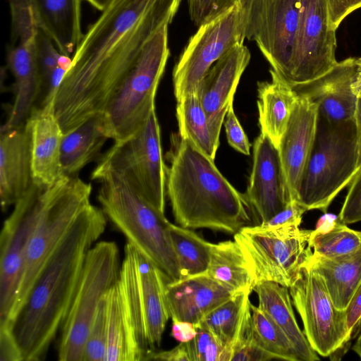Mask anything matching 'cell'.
Returning <instances> with one entry per match:
<instances>
[{
	"mask_svg": "<svg viewBox=\"0 0 361 361\" xmlns=\"http://www.w3.org/2000/svg\"><path fill=\"white\" fill-rule=\"evenodd\" d=\"M181 0H113L90 25L58 90L55 115L66 133L103 114L144 46L170 24Z\"/></svg>",
	"mask_w": 361,
	"mask_h": 361,
	"instance_id": "obj_1",
	"label": "cell"
},
{
	"mask_svg": "<svg viewBox=\"0 0 361 361\" xmlns=\"http://www.w3.org/2000/svg\"><path fill=\"white\" fill-rule=\"evenodd\" d=\"M106 220L101 208L90 204L36 281L11 327L23 361L45 358L68 314L87 254L104 233Z\"/></svg>",
	"mask_w": 361,
	"mask_h": 361,
	"instance_id": "obj_2",
	"label": "cell"
},
{
	"mask_svg": "<svg viewBox=\"0 0 361 361\" xmlns=\"http://www.w3.org/2000/svg\"><path fill=\"white\" fill-rule=\"evenodd\" d=\"M166 166V195L175 221L190 228L235 234L250 226L253 211L208 157L179 135L172 139Z\"/></svg>",
	"mask_w": 361,
	"mask_h": 361,
	"instance_id": "obj_3",
	"label": "cell"
},
{
	"mask_svg": "<svg viewBox=\"0 0 361 361\" xmlns=\"http://www.w3.org/2000/svg\"><path fill=\"white\" fill-rule=\"evenodd\" d=\"M97 200L106 219L143 255L155 264L170 282L180 279L178 260L164 213L145 200L121 174L103 173Z\"/></svg>",
	"mask_w": 361,
	"mask_h": 361,
	"instance_id": "obj_4",
	"label": "cell"
},
{
	"mask_svg": "<svg viewBox=\"0 0 361 361\" xmlns=\"http://www.w3.org/2000/svg\"><path fill=\"white\" fill-rule=\"evenodd\" d=\"M360 169L357 120L329 122L319 116L314 147L297 202L306 211L326 212Z\"/></svg>",
	"mask_w": 361,
	"mask_h": 361,
	"instance_id": "obj_5",
	"label": "cell"
},
{
	"mask_svg": "<svg viewBox=\"0 0 361 361\" xmlns=\"http://www.w3.org/2000/svg\"><path fill=\"white\" fill-rule=\"evenodd\" d=\"M92 187L78 177L65 176L43 188L39 217L27 247L12 312V324L36 281L80 213L91 204Z\"/></svg>",
	"mask_w": 361,
	"mask_h": 361,
	"instance_id": "obj_6",
	"label": "cell"
},
{
	"mask_svg": "<svg viewBox=\"0 0 361 361\" xmlns=\"http://www.w3.org/2000/svg\"><path fill=\"white\" fill-rule=\"evenodd\" d=\"M169 25H163L145 44L103 114L105 133L114 142L133 136L155 110L157 91L169 56Z\"/></svg>",
	"mask_w": 361,
	"mask_h": 361,
	"instance_id": "obj_7",
	"label": "cell"
},
{
	"mask_svg": "<svg viewBox=\"0 0 361 361\" xmlns=\"http://www.w3.org/2000/svg\"><path fill=\"white\" fill-rule=\"evenodd\" d=\"M108 172L122 175L140 195L164 213L166 166L155 110L133 136L114 142L101 155L91 173V179L94 180Z\"/></svg>",
	"mask_w": 361,
	"mask_h": 361,
	"instance_id": "obj_8",
	"label": "cell"
},
{
	"mask_svg": "<svg viewBox=\"0 0 361 361\" xmlns=\"http://www.w3.org/2000/svg\"><path fill=\"white\" fill-rule=\"evenodd\" d=\"M119 249L115 242L102 240L89 250L68 314L61 329L60 361H82L92 319L108 290L118 279Z\"/></svg>",
	"mask_w": 361,
	"mask_h": 361,
	"instance_id": "obj_9",
	"label": "cell"
},
{
	"mask_svg": "<svg viewBox=\"0 0 361 361\" xmlns=\"http://www.w3.org/2000/svg\"><path fill=\"white\" fill-rule=\"evenodd\" d=\"M310 232L296 225L259 224L245 226L234 234L253 274L255 286L272 281L291 287L312 253L308 244Z\"/></svg>",
	"mask_w": 361,
	"mask_h": 361,
	"instance_id": "obj_10",
	"label": "cell"
},
{
	"mask_svg": "<svg viewBox=\"0 0 361 361\" xmlns=\"http://www.w3.org/2000/svg\"><path fill=\"white\" fill-rule=\"evenodd\" d=\"M252 0H239L232 8L201 25L189 39L173 71L176 101L197 90L212 66L247 39Z\"/></svg>",
	"mask_w": 361,
	"mask_h": 361,
	"instance_id": "obj_11",
	"label": "cell"
},
{
	"mask_svg": "<svg viewBox=\"0 0 361 361\" xmlns=\"http://www.w3.org/2000/svg\"><path fill=\"white\" fill-rule=\"evenodd\" d=\"M118 279L128 301L139 345L147 357L160 345L170 317L166 297L170 281L129 242L124 247Z\"/></svg>",
	"mask_w": 361,
	"mask_h": 361,
	"instance_id": "obj_12",
	"label": "cell"
},
{
	"mask_svg": "<svg viewBox=\"0 0 361 361\" xmlns=\"http://www.w3.org/2000/svg\"><path fill=\"white\" fill-rule=\"evenodd\" d=\"M288 289L303 332L316 353L326 357L343 349L350 342L345 312L334 306L322 277L307 262Z\"/></svg>",
	"mask_w": 361,
	"mask_h": 361,
	"instance_id": "obj_13",
	"label": "cell"
},
{
	"mask_svg": "<svg viewBox=\"0 0 361 361\" xmlns=\"http://www.w3.org/2000/svg\"><path fill=\"white\" fill-rule=\"evenodd\" d=\"M43 188L32 184L13 205L0 238V326H11L27 247L42 201Z\"/></svg>",
	"mask_w": 361,
	"mask_h": 361,
	"instance_id": "obj_14",
	"label": "cell"
},
{
	"mask_svg": "<svg viewBox=\"0 0 361 361\" xmlns=\"http://www.w3.org/2000/svg\"><path fill=\"white\" fill-rule=\"evenodd\" d=\"M336 31L329 28L326 0H302L300 25L290 73L292 86L315 79L336 60Z\"/></svg>",
	"mask_w": 361,
	"mask_h": 361,
	"instance_id": "obj_15",
	"label": "cell"
},
{
	"mask_svg": "<svg viewBox=\"0 0 361 361\" xmlns=\"http://www.w3.org/2000/svg\"><path fill=\"white\" fill-rule=\"evenodd\" d=\"M302 0H269L250 16L247 39L255 41L271 69L287 80L300 25Z\"/></svg>",
	"mask_w": 361,
	"mask_h": 361,
	"instance_id": "obj_16",
	"label": "cell"
},
{
	"mask_svg": "<svg viewBox=\"0 0 361 361\" xmlns=\"http://www.w3.org/2000/svg\"><path fill=\"white\" fill-rule=\"evenodd\" d=\"M245 195L260 224L291 202L279 149L261 133L254 142L252 167Z\"/></svg>",
	"mask_w": 361,
	"mask_h": 361,
	"instance_id": "obj_17",
	"label": "cell"
},
{
	"mask_svg": "<svg viewBox=\"0 0 361 361\" xmlns=\"http://www.w3.org/2000/svg\"><path fill=\"white\" fill-rule=\"evenodd\" d=\"M318 119V105L307 97L298 95L278 148L291 201L298 200L301 180L314 147Z\"/></svg>",
	"mask_w": 361,
	"mask_h": 361,
	"instance_id": "obj_18",
	"label": "cell"
},
{
	"mask_svg": "<svg viewBox=\"0 0 361 361\" xmlns=\"http://www.w3.org/2000/svg\"><path fill=\"white\" fill-rule=\"evenodd\" d=\"M250 58L247 47L236 45L212 66L199 85L202 105L218 143L226 114L233 104L237 87Z\"/></svg>",
	"mask_w": 361,
	"mask_h": 361,
	"instance_id": "obj_19",
	"label": "cell"
},
{
	"mask_svg": "<svg viewBox=\"0 0 361 361\" xmlns=\"http://www.w3.org/2000/svg\"><path fill=\"white\" fill-rule=\"evenodd\" d=\"M355 57L338 61L329 71L310 81L292 85L298 95L307 97L319 106V116L329 122L355 119L358 99L351 85Z\"/></svg>",
	"mask_w": 361,
	"mask_h": 361,
	"instance_id": "obj_20",
	"label": "cell"
},
{
	"mask_svg": "<svg viewBox=\"0 0 361 361\" xmlns=\"http://www.w3.org/2000/svg\"><path fill=\"white\" fill-rule=\"evenodd\" d=\"M30 134L33 184L47 188L65 176L61 162L63 130L54 102L36 106L25 122Z\"/></svg>",
	"mask_w": 361,
	"mask_h": 361,
	"instance_id": "obj_21",
	"label": "cell"
},
{
	"mask_svg": "<svg viewBox=\"0 0 361 361\" xmlns=\"http://www.w3.org/2000/svg\"><path fill=\"white\" fill-rule=\"evenodd\" d=\"M33 184L31 139L25 123L9 129H1L0 200L6 211L14 205Z\"/></svg>",
	"mask_w": 361,
	"mask_h": 361,
	"instance_id": "obj_22",
	"label": "cell"
},
{
	"mask_svg": "<svg viewBox=\"0 0 361 361\" xmlns=\"http://www.w3.org/2000/svg\"><path fill=\"white\" fill-rule=\"evenodd\" d=\"M233 294L207 273L169 282L166 290L172 321L194 325Z\"/></svg>",
	"mask_w": 361,
	"mask_h": 361,
	"instance_id": "obj_23",
	"label": "cell"
},
{
	"mask_svg": "<svg viewBox=\"0 0 361 361\" xmlns=\"http://www.w3.org/2000/svg\"><path fill=\"white\" fill-rule=\"evenodd\" d=\"M35 38L7 47V68L14 78V100L7 120L1 129H9L24 124L36 106L35 104L42 93V84L37 63Z\"/></svg>",
	"mask_w": 361,
	"mask_h": 361,
	"instance_id": "obj_24",
	"label": "cell"
},
{
	"mask_svg": "<svg viewBox=\"0 0 361 361\" xmlns=\"http://www.w3.org/2000/svg\"><path fill=\"white\" fill-rule=\"evenodd\" d=\"M107 342L104 361H143L130 308L119 279L106 293Z\"/></svg>",
	"mask_w": 361,
	"mask_h": 361,
	"instance_id": "obj_25",
	"label": "cell"
},
{
	"mask_svg": "<svg viewBox=\"0 0 361 361\" xmlns=\"http://www.w3.org/2000/svg\"><path fill=\"white\" fill-rule=\"evenodd\" d=\"M259 298V307L285 334L299 361H315L319 357L300 329L293 310L288 288L272 281L257 283L253 288Z\"/></svg>",
	"mask_w": 361,
	"mask_h": 361,
	"instance_id": "obj_26",
	"label": "cell"
},
{
	"mask_svg": "<svg viewBox=\"0 0 361 361\" xmlns=\"http://www.w3.org/2000/svg\"><path fill=\"white\" fill-rule=\"evenodd\" d=\"M270 81L257 84L259 125L260 133L279 148L298 95L274 70H270Z\"/></svg>",
	"mask_w": 361,
	"mask_h": 361,
	"instance_id": "obj_27",
	"label": "cell"
},
{
	"mask_svg": "<svg viewBox=\"0 0 361 361\" xmlns=\"http://www.w3.org/2000/svg\"><path fill=\"white\" fill-rule=\"evenodd\" d=\"M82 0H32L39 28L54 42L59 51L72 57L83 34Z\"/></svg>",
	"mask_w": 361,
	"mask_h": 361,
	"instance_id": "obj_28",
	"label": "cell"
},
{
	"mask_svg": "<svg viewBox=\"0 0 361 361\" xmlns=\"http://www.w3.org/2000/svg\"><path fill=\"white\" fill-rule=\"evenodd\" d=\"M307 263L322 277L334 306L345 310L361 283V248L333 258L312 253Z\"/></svg>",
	"mask_w": 361,
	"mask_h": 361,
	"instance_id": "obj_29",
	"label": "cell"
},
{
	"mask_svg": "<svg viewBox=\"0 0 361 361\" xmlns=\"http://www.w3.org/2000/svg\"><path fill=\"white\" fill-rule=\"evenodd\" d=\"M108 139L104 128L103 114L94 116L63 133L61 162L64 175L78 176L85 166L99 159Z\"/></svg>",
	"mask_w": 361,
	"mask_h": 361,
	"instance_id": "obj_30",
	"label": "cell"
},
{
	"mask_svg": "<svg viewBox=\"0 0 361 361\" xmlns=\"http://www.w3.org/2000/svg\"><path fill=\"white\" fill-rule=\"evenodd\" d=\"M251 292L247 290L233 294L205 315L195 326L211 332L233 353L234 346L250 322L249 295Z\"/></svg>",
	"mask_w": 361,
	"mask_h": 361,
	"instance_id": "obj_31",
	"label": "cell"
},
{
	"mask_svg": "<svg viewBox=\"0 0 361 361\" xmlns=\"http://www.w3.org/2000/svg\"><path fill=\"white\" fill-rule=\"evenodd\" d=\"M207 274L233 293L252 291L255 286L249 264L235 240L213 243Z\"/></svg>",
	"mask_w": 361,
	"mask_h": 361,
	"instance_id": "obj_32",
	"label": "cell"
},
{
	"mask_svg": "<svg viewBox=\"0 0 361 361\" xmlns=\"http://www.w3.org/2000/svg\"><path fill=\"white\" fill-rule=\"evenodd\" d=\"M178 135L214 160L219 146L212 133L198 89L177 101Z\"/></svg>",
	"mask_w": 361,
	"mask_h": 361,
	"instance_id": "obj_33",
	"label": "cell"
},
{
	"mask_svg": "<svg viewBox=\"0 0 361 361\" xmlns=\"http://www.w3.org/2000/svg\"><path fill=\"white\" fill-rule=\"evenodd\" d=\"M310 232L308 244L314 255L333 258L361 248V231L348 228L338 217L325 214Z\"/></svg>",
	"mask_w": 361,
	"mask_h": 361,
	"instance_id": "obj_34",
	"label": "cell"
},
{
	"mask_svg": "<svg viewBox=\"0 0 361 361\" xmlns=\"http://www.w3.org/2000/svg\"><path fill=\"white\" fill-rule=\"evenodd\" d=\"M169 230L179 263L180 279L206 274L213 243L205 240L190 228L171 223Z\"/></svg>",
	"mask_w": 361,
	"mask_h": 361,
	"instance_id": "obj_35",
	"label": "cell"
},
{
	"mask_svg": "<svg viewBox=\"0 0 361 361\" xmlns=\"http://www.w3.org/2000/svg\"><path fill=\"white\" fill-rule=\"evenodd\" d=\"M251 326L255 342L277 359L299 361L285 334L259 307L250 303Z\"/></svg>",
	"mask_w": 361,
	"mask_h": 361,
	"instance_id": "obj_36",
	"label": "cell"
},
{
	"mask_svg": "<svg viewBox=\"0 0 361 361\" xmlns=\"http://www.w3.org/2000/svg\"><path fill=\"white\" fill-rule=\"evenodd\" d=\"M8 3L11 15L10 44L34 39L39 28L32 0H8Z\"/></svg>",
	"mask_w": 361,
	"mask_h": 361,
	"instance_id": "obj_37",
	"label": "cell"
},
{
	"mask_svg": "<svg viewBox=\"0 0 361 361\" xmlns=\"http://www.w3.org/2000/svg\"><path fill=\"white\" fill-rule=\"evenodd\" d=\"M106 293L102 297L92 319L84 347L82 361H104L107 342Z\"/></svg>",
	"mask_w": 361,
	"mask_h": 361,
	"instance_id": "obj_38",
	"label": "cell"
},
{
	"mask_svg": "<svg viewBox=\"0 0 361 361\" xmlns=\"http://www.w3.org/2000/svg\"><path fill=\"white\" fill-rule=\"evenodd\" d=\"M196 336L187 342L190 361H231L232 352L209 331L196 327Z\"/></svg>",
	"mask_w": 361,
	"mask_h": 361,
	"instance_id": "obj_39",
	"label": "cell"
},
{
	"mask_svg": "<svg viewBox=\"0 0 361 361\" xmlns=\"http://www.w3.org/2000/svg\"><path fill=\"white\" fill-rule=\"evenodd\" d=\"M189 15L199 27L232 8L239 0H187Z\"/></svg>",
	"mask_w": 361,
	"mask_h": 361,
	"instance_id": "obj_40",
	"label": "cell"
},
{
	"mask_svg": "<svg viewBox=\"0 0 361 361\" xmlns=\"http://www.w3.org/2000/svg\"><path fill=\"white\" fill-rule=\"evenodd\" d=\"M274 359L277 358L255 342L251 328L234 347L231 361H265Z\"/></svg>",
	"mask_w": 361,
	"mask_h": 361,
	"instance_id": "obj_41",
	"label": "cell"
},
{
	"mask_svg": "<svg viewBox=\"0 0 361 361\" xmlns=\"http://www.w3.org/2000/svg\"><path fill=\"white\" fill-rule=\"evenodd\" d=\"M228 144L236 151L245 154H250V143L234 112L232 104L224 121Z\"/></svg>",
	"mask_w": 361,
	"mask_h": 361,
	"instance_id": "obj_42",
	"label": "cell"
},
{
	"mask_svg": "<svg viewBox=\"0 0 361 361\" xmlns=\"http://www.w3.org/2000/svg\"><path fill=\"white\" fill-rule=\"evenodd\" d=\"M329 26L333 30L352 12L361 8V0H326Z\"/></svg>",
	"mask_w": 361,
	"mask_h": 361,
	"instance_id": "obj_43",
	"label": "cell"
},
{
	"mask_svg": "<svg viewBox=\"0 0 361 361\" xmlns=\"http://www.w3.org/2000/svg\"><path fill=\"white\" fill-rule=\"evenodd\" d=\"M305 212H307L306 209L300 204L295 201H291L272 218L259 225L264 227H276L284 225L300 226L302 215Z\"/></svg>",
	"mask_w": 361,
	"mask_h": 361,
	"instance_id": "obj_44",
	"label": "cell"
},
{
	"mask_svg": "<svg viewBox=\"0 0 361 361\" xmlns=\"http://www.w3.org/2000/svg\"><path fill=\"white\" fill-rule=\"evenodd\" d=\"M0 360L23 361L20 348L12 328L7 326H0Z\"/></svg>",
	"mask_w": 361,
	"mask_h": 361,
	"instance_id": "obj_45",
	"label": "cell"
},
{
	"mask_svg": "<svg viewBox=\"0 0 361 361\" xmlns=\"http://www.w3.org/2000/svg\"><path fill=\"white\" fill-rule=\"evenodd\" d=\"M361 203V168L348 185V192L338 215L341 220Z\"/></svg>",
	"mask_w": 361,
	"mask_h": 361,
	"instance_id": "obj_46",
	"label": "cell"
},
{
	"mask_svg": "<svg viewBox=\"0 0 361 361\" xmlns=\"http://www.w3.org/2000/svg\"><path fill=\"white\" fill-rule=\"evenodd\" d=\"M348 336L350 340L361 322V283L345 310Z\"/></svg>",
	"mask_w": 361,
	"mask_h": 361,
	"instance_id": "obj_47",
	"label": "cell"
},
{
	"mask_svg": "<svg viewBox=\"0 0 361 361\" xmlns=\"http://www.w3.org/2000/svg\"><path fill=\"white\" fill-rule=\"evenodd\" d=\"M145 360L190 361L187 342H180L169 350L151 351Z\"/></svg>",
	"mask_w": 361,
	"mask_h": 361,
	"instance_id": "obj_48",
	"label": "cell"
},
{
	"mask_svg": "<svg viewBox=\"0 0 361 361\" xmlns=\"http://www.w3.org/2000/svg\"><path fill=\"white\" fill-rule=\"evenodd\" d=\"M171 336L180 342H188L193 339L197 334V329L194 324L180 321H172Z\"/></svg>",
	"mask_w": 361,
	"mask_h": 361,
	"instance_id": "obj_49",
	"label": "cell"
},
{
	"mask_svg": "<svg viewBox=\"0 0 361 361\" xmlns=\"http://www.w3.org/2000/svg\"><path fill=\"white\" fill-rule=\"evenodd\" d=\"M351 88L356 97L361 99V57L355 59V71Z\"/></svg>",
	"mask_w": 361,
	"mask_h": 361,
	"instance_id": "obj_50",
	"label": "cell"
},
{
	"mask_svg": "<svg viewBox=\"0 0 361 361\" xmlns=\"http://www.w3.org/2000/svg\"><path fill=\"white\" fill-rule=\"evenodd\" d=\"M344 224H353L361 221V203L346 215L343 219L340 220Z\"/></svg>",
	"mask_w": 361,
	"mask_h": 361,
	"instance_id": "obj_51",
	"label": "cell"
},
{
	"mask_svg": "<svg viewBox=\"0 0 361 361\" xmlns=\"http://www.w3.org/2000/svg\"><path fill=\"white\" fill-rule=\"evenodd\" d=\"M356 120L358 127L359 134V165L360 169L361 168V99H358L357 109L356 114Z\"/></svg>",
	"mask_w": 361,
	"mask_h": 361,
	"instance_id": "obj_52",
	"label": "cell"
},
{
	"mask_svg": "<svg viewBox=\"0 0 361 361\" xmlns=\"http://www.w3.org/2000/svg\"><path fill=\"white\" fill-rule=\"evenodd\" d=\"M94 8L102 11L111 3L113 0H85Z\"/></svg>",
	"mask_w": 361,
	"mask_h": 361,
	"instance_id": "obj_53",
	"label": "cell"
},
{
	"mask_svg": "<svg viewBox=\"0 0 361 361\" xmlns=\"http://www.w3.org/2000/svg\"><path fill=\"white\" fill-rule=\"evenodd\" d=\"M269 0H252L250 16L257 13L259 8Z\"/></svg>",
	"mask_w": 361,
	"mask_h": 361,
	"instance_id": "obj_54",
	"label": "cell"
},
{
	"mask_svg": "<svg viewBox=\"0 0 361 361\" xmlns=\"http://www.w3.org/2000/svg\"><path fill=\"white\" fill-rule=\"evenodd\" d=\"M353 351L358 355L361 360V333L357 336L356 341L353 346Z\"/></svg>",
	"mask_w": 361,
	"mask_h": 361,
	"instance_id": "obj_55",
	"label": "cell"
}]
</instances>
